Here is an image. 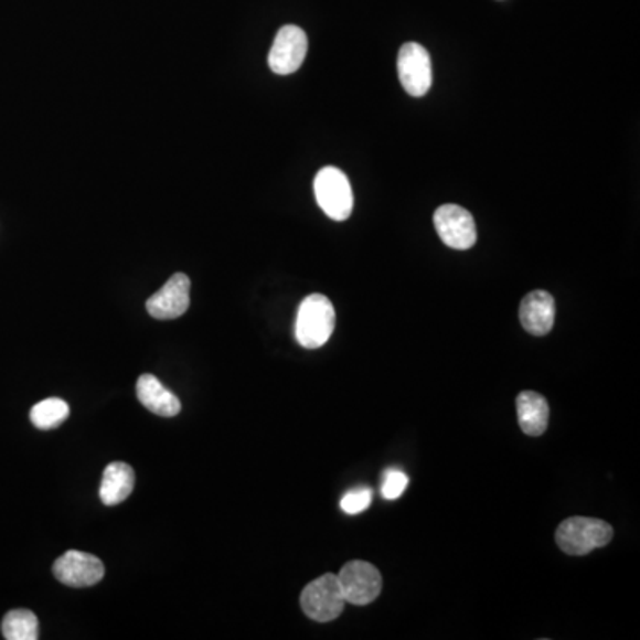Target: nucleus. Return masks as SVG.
Listing matches in <instances>:
<instances>
[{"mask_svg": "<svg viewBox=\"0 0 640 640\" xmlns=\"http://www.w3.org/2000/svg\"><path fill=\"white\" fill-rule=\"evenodd\" d=\"M522 326L535 337L548 334L555 324V301L546 290H534L526 294L520 305Z\"/></svg>", "mask_w": 640, "mask_h": 640, "instance_id": "nucleus-11", "label": "nucleus"}, {"mask_svg": "<svg viewBox=\"0 0 640 640\" xmlns=\"http://www.w3.org/2000/svg\"><path fill=\"white\" fill-rule=\"evenodd\" d=\"M345 605L348 601L343 598L339 576L333 573L319 576L301 593L302 612L317 622L334 621L343 612Z\"/></svg>", "mask_w": 640, "mask_h": 640, "instance_id": "nucleus-3", "label": "nucleus"}, {"mask_svg": "<svg viewBox=\"0 0 640 640\" xmlns=\"http://www.w3.org/2000/svg\"><path fill=\"white\" fill-rule=\"evenodd\" d=\"M371 488H358V490H352L349 491V493L343 494L340 508H342L343 512H348V514H360V512L366 511V509L371 508Z\"/></svg>", "mask_w": 640, "mask_h": 640, "instance_id": "nucleus-17", "label": "nucleus"}, {"mask_svg": "<svg viewBox=\"0 0 640 640\" xmlns=\"http://www.w3.org/2000/svg\"><path fill=\"white\" fill-rule=\"evenodd\" d=\"M407 479L406 473L401 470H388L384 473L383 486H381V494L386 500H395L406 491Z\"/></svg>", "mask_w": 640, "mask_h": 640, "instance_id": "nucleus-18", "label": "nucleus"}, {"mask_svg": "<svg viewBox=\"0 0 640 640\" xmlns=\"http://www.w3.org/2000/svg\"><path fill=\"white\" fill-rule=\"evenodd\" d=\"M138 398L139 403L147 407L148 412L164 416V418L177 416L182 409L180 398L171 390L166 388L164 384L160 383L156 375L142 374L139 377Z\"/></svg>", "mask_w": 640, "mask_h": 640, "instance_id": "nucleus-12", "label": "nucleus"}, {"mask_svg": "<svg viewBox=\"0 0 640 640\" xmlns=\"http://www.w3.org/2000/svg\"><path fill=\"white\" fill-rule=\"evenodd\" d=\"M70 415L68 404L61 398H45L36 406H32L31 422L38 429L49 430L61 426Z\"/></svg>", "mask_w": 640, "mask_h": 640, "instance_id": "nucleus-16", "label": "nucleus"}, {"mask_svg": "<svg viewBox=\"0 0 640 640\" xmlns=\"http://www.w3.org/2000/svg\"><path fill=\"white\" fill-rule=\"evenodd\" d=\"M2 636L8 640H36L40 637L38 618L31 610H11L2 619Z\"/></svg>", "mask_w": 640, "mask_h": 640, "instance_id": "nucleus-15", "label": "nucleus"}, {"mask_svg": "<svg viewBox=\"0 0 640 640\" xmlns=\"http://www.w3.org/2000/svg\"><path fill=\"white\" fill-rule=\"evenodd\" d=\"M343 598L351 605H371L383 589V578L377 567L365 561H351L339 573Z\"/></svg>", "mask_w": 640, "mask_h": 640, "instance_id": "nucleus-5", "label": "nucleus"}, {"mask_svg": "<svg viewBox=\"0 0 640 640\" xmlns=\"http://www.w3.org/2000/svg\"><path fill=\"white\" fill-rule=\"evenodd\" d=\"M316 198L320 209L334 221H345L351 217L354 196L348 177L339 168H322L317 173Z\"/></svg>", "mask_w": 640, "mask_h": 640, "instance_id": "nucleus-4", "label": "nucleus"}, {"mask_svg": "<svg viewBox=\"0 0 640 640\" xmlns=\"http://www.w3.org/2000/svg\"><path fill=\"white\" fill-rule=\"evenodd\" d=\"M518 422L526 436H541L550 420L548 401L537 392H522L516 398Z\"/></svg>", "mask_w": 640, "mask_h": 640, "instance_id": "nucleus-13", "label": "nucleus"}, {"mask_svg": "<svg viewBox=\"0 0 640 640\" xmlns=\"http://www.w3.org/2000/svg\"><path fill=\"white\" fill-rule=\"evenodd\" d=\"M52 572L64 586L83 589V587L96 586L106 575V567L95 555L70 550L55 561Z\"/></svg>", "mask_w": 640, "mask_h": 640, "instance_id": "nucleus-6", "label": "nucleus"}, {"mask_svg": "<svg viewBox=\"0 0 640 640\" xmlns=\"http://www.w3.org/2000/svg\"><path fill=\"white\" fill-rule=\"evenodd\" d=\"M191 305V279L183 273H177L168 279L164 287L157 290L147 301V310L153 319H179Z\"/></svg>", "mask_w": 640, "mask_h": 640, "instance_id": "nucleus-10", "label": "nucleus"}, {"mask_svg": "<svg viewBox=\"0 0 640 640\" xmlns=\"http://www.w3.org/2000/svg\"><path fill=\"white\" fill-rule=\"evenodd\" d=\"M439 238L452 249H470L477 243L476 221L467 209L459 205L439 206L435 212Z\"/></svg>", "mask_w": 640, "mask_h": 640, "instance_id": "nucleus-9", "label": "nucleus"}, {"mask_svg": "<svg viewBox=\"0 0 640 640\" xmlns=\"http://www.w3.org/2000/svg\"><path fill=\"white\" fill-rule=\"evenodd\" d=\"M398 78L412 96H424L433 84V66L429 52L418 43L401 46L397 60Z\"/></svg>", "mask_w": 640, "mask_h": 640, "instance_id": "nucleus-8", "label": "nucleus"}, {"mask_svg": "<svg viewBox=\"0 0 640 640\" xmlns=\"http://www.w3.org/2000/svg\"><path fill=\"white\" fill-rule=\"evenodd\" d=\"M136 473L127 462H110L102 476L100 500L104 505H118L132 494Z\"/></svg>", "mask_w": 640, "mask_h": 640, "instance_id": "nucleus-14", "label": "nucleus"}, {"mask_svg": "<svg viewBox=\"0 0 640 640\" xmlns=\"http://www.w3.org/2000/svg\"><path fill=\"white\" fill-rule=\"evenodd\" d=\"M308 52L307 32L298 25H285L276 34L270 46L269 66L275 74L290 75L298 72Z\"/></svg>", "mask_w": 640, "mask_h": 640, "instance_id": "nucleus-7", "label": "nucleus"}, {"mask_svg": "<svg viewBox=\"0 0 640 640\" xmlns=\"http://www.w3.org/2000/svg\"><path fill=\"white\" fill-rule=\"evenodd\" d=\"M333 302L322 294H311L299 307L296 319V339L305 349H319L334 331Z\"/></svg>", "mask_w": 640, "mask_h": 640, "instance_id": "nucleus-1", "label": "nucleus"}, {"mask_svg": "<svg viewBox=\"0 0 640 640\" xmlns=\"http://www.w3.org/2000/svg\"><path fill=\"white\" fill-rule=\"evenodd\" d=\"M614 537V529L604 520L596 518L573 516L564 520L558 525L557 540L558 548L567 555H587L593 550L601 548L610 543Z\"/></svg>", "mask_w": 640, "mask_h": 640, "instance_id": "nucleus-2", "label": "nucleus"}]
</instances>
